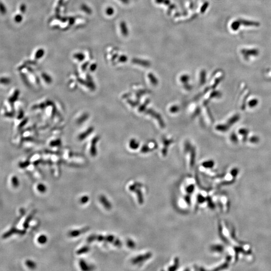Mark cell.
<instances>
[{"instance_id":"obj_9","label":"cell","mask_w":271,"mask_h":271,"mask_svg":"<svg viewBox=\"0 0 271 271\" xmlns=\"http://www.w3.org/2000/svg\"><path fill=\"white\" fill-rule=\"evenodd\" d=\"M120 26V29L121 30V32L123 34V36H127L129 34V31H128V28L125 22L122 21L119 24Z\"/></svg>"},{"instance_id":"obj_3","label":"cell","mask_w":271,"mask_h":271,"mask_svg":"<svg viewBox=\"0 0 271 271\" xmlns=\"http://www.w3.org/2000/svg\"><path fill=\"white\" fill-rule=\"evenodd\" d=\"M26 233L25 230H19L16 229L15 227H12V228L9 230L8 232H6L3 235V239H7L8 237H10V236L14 234H18L20 235H23Z\"/></svg>"},{"instance_id":"obj_1","label":"cell","mask_w":271,"mask_h":271,"mask_svg":"<svg viewBox=\"0 0 271 271\" xmlns=\"http://www.w3.org/2000/svg\"><path fill=\"white\" fill-rule=\"evenodd\" d=\"M93 134H92L90 136L87 138L88 142L87 143L86 147L87 150H89L88 152L92 157H95L97 154V150L96 148V144L97 143L98 141V137L97 136H92Z\"/></svg>"},{"instance_id":"obj_26","label":"cell","mask_w":271,"mask_h":271,"mask_svg":"<svg viewBox=\"0 0 271 271\" xmlns=\"http://www.w3.org/2000/svg\"><path fill=\"white\" fill-rule=\"evenodd\" d=\"M97 68V65L95 63H93L92 64H91L89 66V70H90V72H93L94 71H95V70L96 69V68Z\"/></svg>"},{"instance_id":"obj_12","label":"cell","mask_w":271,"mask_h":271,"mask_svg":"<svg viewBox=\"0 0 271 271\" xmlns=\"http://www.w3.org/2000/svg\"><path fill=\"white\" fill-rule=\"evenodd\" d=\"M99 200H100L102 203V205H104V206L106 208H107V209L111 208V204L109 203V201H107V199L106 198L105 196H102H102H100V197H99Z\"/></svg>"},{"instance_id":"obj_4","label":"cell","mask_w":271,"mask_h":271,"mask_svg":"<svg viewBox=\"0 0 271 271\" xmlns=\"http://www.w3.org/2000/svg\"><path fill=\"white\" fill-rule=\"evenodd\" d=\"M89 118V115L86 112H81L77 114L75 119V123L80 124H84Z\"/></svg>"},{"instance_id":"obj_23","label":"cell","mask_w":271,"mask_h":271,"mask_svg":"<svg viewBox=\"0 0 271 271\" xmlns=\"http://www.w3.org/2000/svg\"><path fill=\"white\" fill-rule=\"evenodd\" d=\"M89 201V197L87 195L82 196V197L80 198V202L82 204H85L87 203V202Z\"/></svg>"},{"instance_id":"obj_7","label":"cell","mask_w":271,"mask_h":271,"mask_svg":"<svg viewBox=\"0 0 271 271\" xmlns=\"http://www.w3.org/2000/svg\"><path fill=\"white\" fill-rule=\"evenodd\" d=\"M36 210L33 211L29 214L27 217L26 218L25 220L24 221L23 225V226L24 229L26 230V229H28L29 227V223H30V222H31V220L34 217V215L36 213Z\"/></svg>"},{"instance_id":"obj_15","label":"cell","mask_w":271,"mask_h":271,"mask_svg":"<svg viewBox=\"0 0 271 271\" xmlns=\"http://www.w3.org/2000/svg\"><path fill=\"white\" fill-rule=\"evenodd\" d=\"M12 185L15 188H17L19 185V181L17 176H14L11 178Z\"/></svg>"},{"instance_id":"obj_27","label":"cell","mask_w":271,"mask_h":271,"mask_svg":"<svg viewBox=\"0 0 271 271\" xmlns=\"http://www.w3.org/2000/svg\"><path fill=\"white\" fill-rule=\"evenodd\" d=\"M1 13H2V14H5L6 12H7V10H6L5 6L2 3H1Z\"/></svg>"},{"instance_id":"obj_19","label":"cell","mask_w":271,"mask_h":271,"mask_svg":"<svg viewBox=\"0 0 271 271\" xmlns=\"http://www.w3.org/2000/svg\"><path fill=\"white\" fill-rule=\"evenodd\" d=\"M26 265L27 266L28 268L31 269H34L36 268V264L34 263V262L31 260H27L26 261Z\"/></svg>"},{"instance_id":"obj_25","label":"cell","mask_w":271,"mask_h":271,"mask_svg":"<svg viewBox=\"0 0 271 271\" xmlns=\"http://www.w3.org/2000/svg\"><path fill=\"white\" fill-rule=\"evenodd\" d=\"M15 21L17 23H20L23 20V17L21 15H17L15 16Z\"/></svg>"},{"instance_id":"obj_22","label":"cell","mask_w":271,"mask_h":271,"mask_svg":"<svg viewBox=\"0 0 271 271\" xmlns=\"http://www.w3.org/2000/svg\"><path fill=\"white\" fill-rule=\"evenodd\" d=\"M106 14H107V15H113V14L114 13V9L112 7H108L106 9Z\"/></svg>"},{"instance_id":"obj_18","label":"cell","mask_w":271,"mask_h":271,"mask_svg":"<svg viewBox=\"0 0 271 271\" xmlns=\"http://www.w3.org/2000/svg\"><path fill=\"white\" fill-rule=\"evenodd\" d=\"M44 54V51L43 49H39L37 50L35 54V59H39L40 58L43 57V56Z\"/></svg>"},{"instance_id":"obj_6","label":"cell","mask_w":271,"mask_h":271,"mask_svg":"<svg viewBox=\"0 0 271 271\" xmlns=\"http://www.w3.org/2000/svg\"><path fill=\"white\" fill-rule=\"evenodd\" d=\"M48 145L50 147H58L61 146V140L60 139L53 137V138L50 139L48 142Z\"/></svg>"},{"instance_id":"obj_10","label":"cell","mask_w":271,"mask_h":271,"mask_svg":"<svg viewBox=\"0 0 271 271\" xmlns=\"http://www.w3.org/2000/svg\"><path fill=\"white\" fill-rule=\"evenodd\" d=\"M155 2L156 3L163 4H165V5L168 6L170 9H174L175 8V6L174 5V4L171 3L170 0H155Z\"/></svg>"},{"instance_id":"obj_13","label":"cell","mask_w":271,"mask_h":271,"mask_svg":"<svg viewBox=\"0 0 271 271\" xmlns=\"http://www.w3.org/2000/svg\"><path fill=\"white\" fill-rule=\"evenodd\" d=\"M132 61L134 63H137L140 65H143V66H149L150 65L149 62L143 60L138 59H133Z\"/></svg>"},{"instance_id":"obj_28","label":"cell","mask_w":271,"mask_h":271,"mask_svg":"<svg viewBox=\"0 0 271 271\" xmlns=\"http://www.w3.org/2000/svg\"><path fill=\"white\" fill-rule=\"evenodd\" d=\"M208 3H205L204 4H203V5L202 6V7H201V10H200L201 13H203V12H205V11L206 8H207V6H208Z\"/></svg>"},{"instance_id":"obj_29","label":"cell","mask_w":271,"mask_h":271,"mask_svg":"<svg viewBox=\"0 0 271 271\" xmlns=\"http://www.w3.org/2000/svg\"><path fill=\"white\" fill-rule=\"evenodd\" d=\"M20 10L21 12H22V13H25L26 10V7L25 5V4H22L20 6Z\"/></svg>"},{"instance_id":"obj_24","label":"cell","mask_w":271,"mask_h":271,"mask_svg":"<svg viewBox=\"0 0 271 271\" xmlns=\"http://www.w3.org/2000/svg\"><path fill=\"white\" fill-rule=\"evenodd\" d=\"M82 10L84 11V12L87 13H90L92 11H91V10H90V8L89 7H87V6L85 5H83L82 6Z\"/></svg>"},{"instance_id":"obj_5","label":"cell","mask_w":271,"mask_h":271,"mask_svg":"<svg viewBox=\"0 0 271 271\" xmlns=\"http://www.w3.org/2000/svg\"><path fill=\"white\" fill-rule=\"evenodd\" d=\"M89 227H87L84 228L80 229V230H72L71 232H69V235L71 237H77L79 235H80L82 234H84L85 232H87L89 230Z\"/></svg>"},{"instance_id":"obj_2","label":"cell","mask_w":271,"mask_h":271,"mask_svg":"<svg viewBox=\"0 0 271 271\" xmlns=\"http://www.w3.org/2000/svg\"><path fill=\"white\" fill-rule=\"evenodd\" d=\"M93 131H94V129L92 126L84 129L79 133L78 136H77V139L79 141H84V139L88 138L92 134Z\"/></svg>"},{"instance_id":"obj_31","label":"cell","mask_w":271,"mask_h":271,"mask_svg":"<svg viewBox=\"0 0 271 271\" xmlns=\"http://www.w3.org/2000/svg\"><path fill=\"white\" fill-rule=\"evenodd\" d=\"M120 1H121L123 3L126 4L129 3V0H120Z\"/></svg>"},{"instance_id":"obj_11","label":"cell","mask_w":271,"mask_h":271,"mask_svg":"<svg viewBox=\"0 0 271 271\" xmlns=\"http://www.w3.org/2000/svg\"><path fill=\"white\" fill-rule=\"evenodd\" d=\"M79 265L80 266V268L84 271H87V270L92 269V268L88 266L87 264L85 262V261H84V260H80L79 262Z\"/></svg>"},{"instance_id":"obj_30","label":"cell","mask_w":271,"mask_h":271,"mask_svg":"<svg viewBox=\"0 0 271 271\" xmlns=\"http://www.w3.org/2000/svg\"><path fill=\"white\" fill-rule=\"evenodd\" d=\"M127 57L125 55H122L119 58V61H120L121 62H125L127 60Z\"/></svg>"},{"instance_id":"obj_8","label":"cell","mask_w":271,"mask_h":271,"mask_svg":"<svg viewBox=\"0 0 271 271\" xmlns=\"http://www.w3.org/2000/svg\"><path fill=\"white\" fill-rule=\"evenodd\" d=\"M41 79H42V80L43 82H44V83H45L46 85H50L52 83V79L51 77L49 75H48V74H47L46 73L43 72L42 74H41Z\"/></svg>"},{"instance_id":"obj_20","label":"cell","mask_w":271,"mask_h":271,"mask_svg":"<svg viewBox=\"0 0 271 271\" xmlns=\"http://www.w3.org/2000/svg\"><path fill=\"white\" fill-rule=\"evenodd\" d=\"M37 189L40 192L44 193L46 192L47 188H46V186L44 184H42V183H40V184L38 185Z\"/></svg>"},{"instance_id":"obj_21","label":"cell","mask_w":271,"mask_h":271,"mask_svg":"<svg viewBox=\"0 0 271 271\" xmlns=\"http://www.w3.org/2000/svg\"><path fill=\"white\" fill-rule=\"evenodd\" d=\"M11 79L8 77H4L1 78V84L6 86L10 84Z\"/></svg>"},{"instance_id":"obj_17","label":"cell","mask_w":271,"mask_h":271,"mask_svg":"<svg viewBox=\"0 0 271 271\" xmlns=\"http://www.w3.org/2000/svg\"><path fill=\"white\" fill-rule=\"evenodd\" d=\"M74 57L76 59L78 60L79 61H82L84 59L85 56L83 53H77L74 54Z\"/></svg>"},{"instance_id":"obj_16","label":"cell","mask_w":271,"mask_h":271,"mask_svg":"<svg viewBox=\"0 0 271 271\" xmlns=\"http://www.w3.org/2000/svg\"><path fill=\"white\" fill-rule=\"evenodd\" d=\"M38 242H39L40 244H45L47 241V238L46 235H40L37 239Z\"/></svg>"},{"instance_id":"obj_14","label":"cell","mask_w":271,"mask_h":271,"mask_svg":"<svg viewBox=\"0 0 271 271\" xmlns=\"http://www.w3.org/2000/svg\"><path fill=\"white\" fill-rule=\"evenodd\" d=\"M90 250V247L88 246H84L83 247L79 249L77 252V255L84 254L88 252Z\"/></svg>"}]
</instances>
